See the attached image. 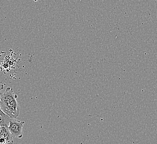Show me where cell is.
<instances>
[{
  "mask_svg": "<svg viewBox=\"0 0 157 144\" xmlns=\"http://www.w3.org/2000/svg\"><path fill=\"white\" fill-rule=\"evenodd\" d=\"M17 96L11 88H7L6 92L1 94L0 108L1 110L11 119H16L20 114V106L17 101Z\"/></svg>",
  "mask_w": 157,
  "mask_h": 144,
  "instance_id": "cell-1",
  "label": "cell"
},
{
  "mask_svg": "<svg viewBox=\"0 0 157 144\" xmlns=\"http://www.w3.org/2000/svg\"><path fill=\"white\" fill-rule=\"evenodd\" d=\"M25 122L12 119L10 123L9 129L13 138L21 139L23 136V127Z\"/></svg>",
  "mask_w": 157,
  "mask_h": 144,
  "instance_id": "cell-2",
  "label": "cell"
},
{
  "mask_svg": "<svg viewBox=\"0 0 157 144\" xmlns=\"http://www.w3.org/2000/svg\"><path fill=\"white\" fill-rule=\"evenodd\" d=\"M0 138L4 139L9 141H13V137L7 126H1L0 128Z\"/></svg>",
  "mask_w": 157,
  "mask_h": 144,
  "instance_id": "cell-3",
  "label": "cell"
},
{
  "mask_svg": "<svg viewBox=\"0 0 157 144\" xmlns=\"http://www.w3.org/2000/svg\"><path fill=\"white\" fill-rule=\"evenodd\" d=\"M11 119H12L4 112L2 110L0 111V126L9 127Z\"/></svg>",
  "mask_w": 157,
  "mask_h": 144,
  "instance_id": "cell-4",
  "label": "cell"
},
{
  "mask_svg": "<svg viewBox=\"0 0 157 144\" xmlns=\"http://www.w3.org/2000/svg\"><path fill=\"white\" fill-rule=\"evenodd\" d=\"M13 141H9L4 139L0 138V144H13Z\"/></svg>",
  "mask_w": 157,
  "mask_h": 144,
  "instance_id": "cell-5",
  "label": "cell"
},
{
  "mask_svg": "<svg viewBox=\"0 0 157 144\" xmlns=\"http://www.w3.org/2000/svg\"><path fill=\"white\" fill-rule=\"evenodd\" d=\"M2 89H3V87H2V86L1 87V86H0V99H1V94H2L1 93V90H2Z\"/></svg>",
  "mask_w": 157,
  "mask_h": 144,
  "instance_id": "cell-6",
  "label": "cell"
},
{
  "mask_svg": "<svg viewBox=\"0 0 157 144\" xmlns=\"http://www.w3.org/2000/svg\"><path fill=\"white\" fill-rule=\"evenodd\" d=\"M1 108H0V111H1Z\"/></svg>",
  "mask_w": 157,
  "mask_h": 144,
  "instance_id": "cell-7",
  "label": "cell"
},
{
  "mask_svg": "<svg viewBox=\"0 0 157 144\" xmlns=\"http://www.w3.org/2000/svg\"><path fill=\"white\" fill-rule=\"evenodd\" d=\"M0 128H1V126H0Z\"/></svg>",
  "mask_w": 157,
  "mask_h": 144,
  "instance_id": "cell-8",
  "label": "cell"
}]
</instances>
